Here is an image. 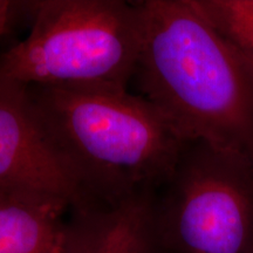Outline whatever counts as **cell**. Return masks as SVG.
<instances>
[{"label": "cell", "instance_id": "cell-1", "mask_svg": "<svg viewBox=\"0 0 253 253\" xmlns=\"http://www.w3.org/2000/svg\"><path fill=\"white\" fill-rule=\"evenodd\" d=\"M142 37L131 80L188 142L253 162V61L194 0L136 1Z\"/></svg>", "mask_w": 253, "mask_h": 253}, {"label": "cell", "instance_id": "cell-2", "mask_svg": "<svg viewBox=\"0 0 253 253\" xmlns=\"http://www.w3.org/2000/svg\"><path fill=\"white\" fill-rule=\"evenodd\" d=\"M84 203L156 192L189 143L153 103L118 86L26 87Z\"/></svg>", "mask_w": 253, "mask_h": 253}, {"label": "cell", "instance_id": "cell-3", "mask_svg": "<svg viewBox=\"0 0 253 253\" xmlns=\"http://www.w3.org/2000/svg\"><path fill=\"white\" fill-rule=\"evenodd\" d=\"M31 32L0 55V80L25 87L128 88L141 47L136 1H27Z\"/></svg>", "mask_w": 253, "mask_h": 253}, {"label": "cell", "instance_id": "cell-4", "mask_svg": "<svg viewBox=\"0 0 253 253\" xmlns=\"http://www.w3.org/2000/svg\"><path fill=\"white\" fill-rule=\"evenodd\" d=\"M166 253H253V162L189 142L155 197Z\"/></svg>", "mask_w": 253, "mask_h": 253}, {"label": "cell", "instance_id": "cell-5", "mask_svg": "<svg viewBox=\"0 0 253 253\" xmlns=\"http://www.w3.org/2000/svg\"><path fill=\"white\" fill-rule=\"evenodd\" d=\"M0 191L62 198L84 204L80 186L41 128L26 87L0 80Z\"/></svg>", "mask_w": 253, "mask_h": 253}, {"label": "cell", "instance_id": "cell-6", "mask_svg": "<svg viewBox=\"0 0 253 253\" xmlns=\"http://www.w3.org/2000/svg\"><path fill=\"white\" fill-rule=\"evenodd\" d=\"M156 192L72 208L63 253H166L157 226Z\"/></svg>", "mask_w": 253, "mask_h": 253}, {"label": "cell", "instance_id": "cell-7", "mask_svg": "<svg viewBox=\"0 0 253 253\" xmlns=\"http://www.w3.org/2000/svg\"><path fill=\"white\" fill-rule=\"evenodd\" d=\"M71 209L62 198L0 191V253H63Z\"/></svg>", "mask_w": 253, "mask_h": 253}, {"label": "cell", "instance_id": "cell-8", "mask_svg": "<svg viewBox=\"0 0 253 253\" xmlns=\"http://www.w3.org/2000/svg\"><path fill=\"white\" fill-rule=\"evenodd\" d=\"M194 2L224 39L253 61V0H194Z\"/></svg>", "mask_w": 253, "mask_h": 253}, {"label": "cell", "instance_id": "cell-9", "mask_svg": "<svg viewBox=\"0 0 253 253\" xmlns=\"http://www.w3.org/2000/svg\"><path fill=\"white\" fill-rule=\"evenodd\" d=\"M23 1H8L0 0V37L4 36L11 24L15 11H19Z\"/></svg>", "mask_w": 253, "mask_h": 253}]
</instances>
